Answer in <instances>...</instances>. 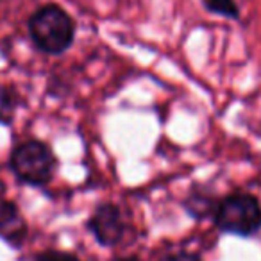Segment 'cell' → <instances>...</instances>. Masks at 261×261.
<instances>
[{
	"label": "cell",
	"mask_w": 261,
	"mask_h": 261,
	"mask_svg": "<svg viewBox=\"0 0 261 261\" xmlns=\"http://www.w3.org/2000/svg\"><path fill=\"white\" fill-rule=\"evenodd\" d=\"M27 29L34 47L48 56L65 54L75 38V22L58 4L38 8L27 20Z\"/></svg>",
	"instance_id": "obj_1"
},
{
	"label": "cell",
	"mask_w": 261,
	"mask_h": 261,
	"mask_svg": "<svg viewBox=\"0 0 261 261\" xmlns=\"http://www.w3.org/2000/svg\"><path fill=\"white\" fill-rule=\"evenodd\" d=\"M9 167L20 182L29 186H47L58 168V158L48 143L31 138L20 142L9 156Z\"/></svg>",
	"instance_id": "obj_2"
},
{
	"label": "cell",
	"mask_w": 261,
	"mask_h": 261,
	"mask_svg": "<svg viewBox=\"0 0 261 261\" xmlns=\"http://www.w3.org/2000/svg\"><path fill=\"white\" fill-rule=\"evenodd\" d=\"M217 229L225 234L252 236L261 231V204L250 193L236 192L218 200L213 213Z\"/></svg>",
	"instance_id": "obj_3"
},
{
	"label": "cell",
	"mask_w": 261,
	"mask_h": 261,
	"mask_svg": "<svg viewBox=\"0 0 261 261\" xmlns=\"http://www.w3.org/2000/svg\"><path fill=\"white\" fill-rule=\"evenodd\" d=\"M88 231L102 247H115L123 240L127 231V222L116 204L106 202L97 206L88 220Z\"/></svg>",
	"instance_id": "obj_4"
},
{
	"label": "cell",
	"mask_w": 261,
	"mask_h": 261,
	"mask_svg": "<svg viewBox=\"0 0 261 261\" xmlns=\"http://www.w3.org/2000/svg\"><path fill=\"white\" fill-rule=\"evenodd\" d=\"M29 234V225L20 207L11 200H0V238L13 249H20Z\"/></svg>",
	"instance_id": "obj_5"
},
{
	"label": "cell",
	"mask_w": 261,
	"mask_h": 261,
	"mask_svg": "<svg viewBox=\"0 0 261 261\" xmlns=\"http://www.w3.org/2000/svg\"><path fill=\"white\" fill-rule=\"evenodd\" d=\"M217 204L218 200L207 192H204V190L192 192L185 200L186 211L195 218H206L210 215H213L215 210H217Z\"/></svg>",
	"instance_id": "obj_6"
},
{
	"label": "cell",
	"mask_w": 261,
	"mask_h": 261,
	"mask_svg": "<svg viewBox=\"0 0 261 261\" xmlns=\"http://www.w3.org/2000/svg\"><path fill=\"white\" fill-rule=\"evenodd\" d=\"M22 104L23 97L15 86L0 84V123H11Z\"/></svg>",
	"instance_id": "obj_7"
},
{
	"label": "cell",
	"mask_w": 261,
	"mask_h": 261,
	"mask_svg": "<svg viewBox=\"0 0 261 261\" xmlns=\"http://www.w3.org/2000/svg\"><path fill=\"white\" fill-rule=\"evenodd\" d=\"M202 6L206 8V11L213 13V15L224 16L229 20L240 18V8L236 0H202Z\"/></svg>",
	"instance_id": "obj_8"
},
{
	"label": "cell",
	"mask_w": 261,
	"mask_h": 261,
	"mask_svg": "<svg viewBox=\"0 0 261 261\" xmlns=\"http://www.w3.org/2000/svg\"><path fill=\"white\" fill-rule=\"evenodd\" d=\"M33 261H81V259L70 252H61V250H45V252L38 254Z\"/></svg>",
	"instance_id": "obj_9"
},
{
	"label": "cell",
	"mask_w": 261,
	"mask_h": 261,
	"mask_svg": "<svg viewBox=\"0 0 261 261\" xmlns=\"http://www.w3.org/2000/svg\"><path fill=\"white\" fill-rule=\"evenodd\" d=\"M160 261H202L195 252L190 250H170L160 257Z\"/></svg>",
	"instance_id": "obj_10"
},
{
	"label": "cell",
	"mask_w": 261,
	"mask_h": 261,
	"mask_svg": "<svg viewBox=\"0 0 261 261\" xmlns=\"http://www.w3.org/2000/svg\"><path fill=\"white\" fill-rule=\"evenodd\" d=\"M113 261H142V259L136 256H123V257H116V259H113Z\"/></svg>",
	"instance_id": "obj_11"
}]
</instances>
